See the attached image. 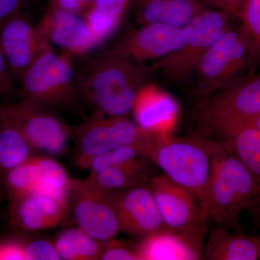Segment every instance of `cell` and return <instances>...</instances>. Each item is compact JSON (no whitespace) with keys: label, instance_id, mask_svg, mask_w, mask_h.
I'll use <instances>...</instances> for the list:
<instances>
[{"label":"cell","instance_id":"obj_13","mask_svg":"<svg viewBox=\"0 0 260 260\" xmlns=\"http://www.w3.org/2000/svg\"><path fill=\"white\" fill-rule=\"evenodd\" d=\"M0 49L10 73L18 83L42 54L53 50L38 26L23 11L0 28Z\"/></svg>","mask_w":260,"mask_h":260},{"label":"cell","instance_id":"obj_33","mask_svg":"<svg viewBox=\"0 0 260 260\" xmlns=\"http://www.w3.org/2000/svg\"><path fill=\"white\" fill-rule=\"evenodd\" d=\"M25 244L20 240L0 242V260H25Z\"/></svg>","mask_w":260,"mask_h":260},{"label":"cell","instance_id":"obj_1","mask_svg":"<svg viewBox=\"0 0 260 260\" xmlns=\"http://www.w3.org/2000/svg\"><path fill=\"white\" fill-rule=\"evenodd\" d=\"M151 67L133 62L107 50L87 61L77 72L80 98L95 112L113 117H126L137 96L150 83Z\"/></svg>","mask_w":260,"mask_h":260},{"label":"cell","instance_id":"obj_6","mask_svg":"<svg viewBox=\"0 0 260 260\" xmlns=\"http://www.w3.org/2000/svg\"><path fill=\"white\" fill-rule=\"evenodd\" d=\"M77 72L72 55L47 51L24 75L18 95L39 107L74 109L80 99Z\"/></svg>","mask_w":260,"mask_h":260},{"label":"cell","instance_id":"obj_7","mask_svg":"<svg viewBox=\"0 0 260 260\" xmlns=\"http://www.w3.org/2000/svg\"><path fill=\"white\" fill-rule=\"evenodd\" d=\"M234 18L223 10L206 8L184 27L185 41L182 47L155 61L152 69L160 70L166 79L172 83H184L194 73L208 49L232 28Z\"/></svg>","mask_w":260,"mask_h":260},{"label":"cell","instance_id":"obj_3","mask_svg":"<svg viewBox=\"0 0 260 260\" xmlns=\"http://www.w3.org/2000/svg\"><path fill=\"white\" fill-rule=\"evenodd\" d=\"M259 196L254 178L225 145L213 160L206 201L210 218L220 226L242 232L241 213Z\"/></svg>","mask_w":260,"mask_h":260},{"label":"cell","instance_id":"obj_2","mask_svg":"<svg viewBox=\"0 0 260 260\" xmlns=\"http://www.w3.org/2000/svg\"><path fill=\"white\" fill-rule=\"evenodd\" d=\"M224 147L222 142L205 137L155 134L148 157L169 179L192 192L206 210L213 158Z\"/></svg>","mask_w":260,"mask_h":260},{"label":"cell","instance_id":"obj_11","mask_svg":"<svg viewBox=\"0 0 260 260\" xmlns=\"http://www.w3.org/2000/svg\"><path fill=\"white\" fill-rule=\"evenodd\" d=\"M148 185L169 229L186 234L206 235L209 214L192 192L164 174L152 178Z\"/></svg>","mask_w":260,"mask_h":260},{"label":"cell","instance_id":"obj_28","mask_svg":"<svg viewBox=\"0 0 260 260\" xmlns=\"http://www.w3.org/2000/svg\"><path fill=\"white\" fill-rule=\"evenodd\" d=\"M39 188L68 191L70 178L64 167L56 160L47 156H37Z\"/></svg>","mask_w":260,"mask_h":260},{"label":"cell","instance_id":"obj_37","mask_svg":"<svg viewBox=\"0 0 260 260\" xmlns=\"http://www.w3.org/2000/svg\"><path fill=\"white\" fill-rule=\"evenodd\" d=\"M244 126H253V127L256 128V129L259 130L260 132V114L259 116H256L254 119H251V121H249V122Z\"/></svg>","mask_w":260,"mask_h":260},{"label":"cell","instance_id":"obj_20","mask_svg":"<svg viewBox=\"0 0 260 260\" xmlns=\"http://www.w3.org/2000/svg\"><path fill=\"white\" fill-rule=\"evenodd\" d=\"M204 256L208 260H260L259 239L217 225L205 245Z\"/></svg>","mask_w":260,"mask_h":260},{"label":"cell","instance_id":"obj_38","mask_svg":"<svg viewBox=\"0 0 260 260\" xmlns=\"http://www.w3.org/2000/svg\"><path fill=\"white\" fill-rule=\"evenodd\" d=\"M2 172H3V169L0 167V203L4 199L5 191H6L5 188L4 179L2 177Z\"/></svg>","mask_w":260,"mask_h":260},{"label":"cell","instance_id":"obj_32","mask_svg":"<svg viewBox=\"0 0 260 260\" xmlns=\"http://www.w3.org/2000/svg\"><path fill=\"white\" fill-rule=\"evenodd\" d=\"M15 83L14 78L0 49V99L9 100L18 95Z\"/></svg>","mask_w":260,"mask_h":260},{"label":"cell","instance_id":"obj_30","mask_svg":"<svg viewBox=\"0 0 260 260\" xmlns=\"http://www.w3.org/2000/svg\"><path fill=\"white\" fill-rule=\"evenodd\" d=\"M100 259L139 260L138 244L115 239L104 242Z\"/></svg>","mask_w":260,"mask_h":260},{"label":"cell","instance_id":"obj_22","mask_svg":"<svg viewBox=\"0 0 260 260\" xmlns=\"http://www.w3.org/2000/svg\"><path fill=\"white\" fill-rule=\"evenodd\" d=\"M133 0H95L87 10L86 20L98 46L119 28Z\"/></svg>","mask_w":260,"mask_h":260},{"label":"cell","instance_id":"obj_24","mask_svg":"<svg viewBox=\"0 0 260 260\" xmlns=\"http://www.w3.org/2000/svg\"><path fill=\"white\" fill-rule=\"evenodd\" d=\"M56 251L61 259H100L104 242H99L83 229H64L54 241Z\"/></svg>","mask_w":260,"mask_h":260},{"label":"cell","instance_id":"obj_29","mask_svg":"<svg viewBox=\"0 0 260 260\" xmlns=\"http://www.w3.org/2000/svg\"><path fill=\"white\" fill-rule=\"evenodd\" d=\"M235 18L260 57V0H243Z\"/></svg>","mask_w":260,"mask_h":260},{"label":"cell","instance_id":"obj_39","mask_svg":"<svg viewBox=\"0 0 260 260\" xmlns=\"http://www.w3.org/2000/svg\"><path fill=\"white\" fill-rule=\"evenodd\" d=\"M202 4L204 5L205 7L215 6V0H198Z\"/></svg>","mask_w":260,"mask_h":260},{"label":"cell","instance_id":"obj_16","mask_svg":"<svg viewBox=\"0 0 260 260\" xmlns=\"http://www.w3.org/2000/svg\"><path fill=\"white\" fill-rule=\"evenodd\" d=\"M37 26L51 46L70 55H84L97 47L83 15L49 8Z\"/></svg>","mask_w":260,"mask_h":260},{"label":"cell","instance_id":"obj_19","mask_svg":"<svg viewBox=\"0 0 260 260\" xmlns=\"http://www.w3.org/2000/svg\"><path fill=\"white\" fill-rule=\"evenodd\" d=\"M132 5L138 26L161 24L184 28L207 8L198 0H133Z\"/></svg>","mask_w":260,"mask_h":260},{"label":"cell","instance_id":"obj_17","mask_svg":"<svg viewBox=\"0 0 260 260\" xmlns=\"http://www.w3.org/2000/svg\"><path fill=\"white\" fill-rule=\"evenodd\" d=\"M135 123L158 135H169L177 123L179 107L170 94L153 84L140 90L133 109Z\"/></svg>","mask_w":260,"mask_h":260},{"label":"cell","instance_id":"obj_26","mask_svg":"<svg viewBox=\"0 0 260 260\" xmlns=\"http://www.w3.org/2000/svg\"><path fill=\"white\" fill-rule=\"evenodd\" d=\"M142 156L148 157L146 149L138 146H126L88 158L77 159L76 165L90 173L99 172Z\"/></svg>","mask_w":260,"mask_h":260},{"label":"cell","instance_id":"obj_10","mask_svg":"<svg viewBox=\"0 0 260 260\" xmlns=\"http://www.w3.org/2000/svg\"><path fill=\"white\" fill-rule=\"evenodd\" d=\"M70 208L77 224L99 242L115 239L121 232L117 214L108 193L88 179H70Z\"/></svg>","mask_w":260,"mask_h":260},{"label":"cell","instance_id":"obj_43","mask_svg":"<svg viewBox=\"0 0 260 260\" xmlns=\"http://www.w3.org/2000/svg\"><path fill=\"white\" fill-rule=\"evenodd\" d=\"M25 1L28 2V0H25Z\"/></svg>","mask_w":260,"mask_h":260},{"label":"cell","instance_id":"obj_27","mask_svg":"<svg viewBox=\"0 0 260 260\" xmlns=\"http://www.w3.org/2000/svg\"><path fill=\"white\" fill-rule=\"evenodd\" d=\"M5 190L10 200L19 195L36 190L40 185L37 156H32L19 167L7 172L4 179Z\"/></svg>","mask_w":260,"mask_h":260},{"label":"cell","instance_id":"obj_25","mask_svg":"<svg viewBox=\"0 0 260 260\" xmlns=\"http://www.w3.org/2000/svg\"><path fill=\"white\" fill-rule=\"evenodd\" d=\"M34 149L14 126L0 121V167L8 172L31 158Z\"/></svg>","mask_w":260,"mask_h":260},{"label":"cell","instance_id":"obj_8","mask_svg":"<svg viewBox=\"0 0 260 260\" xmlns=\"http://www.w3.org/2000/svg\"><path fill=\"white\" fill-rule=\"evenodd\" d=\"M0 121L20 131L34 150L59 155L68 148L70 127L48 108L23 99L0 103Z\"/></svg>","mask_w":260,"mask_h":260},{"label":"cell","instance_id":"obj_15","mask_svg":"<svg viewBox=\"0 0 260 260\" xmlns=\"http://www.w3.org/2000/svg\"><path fill=\"white\" fill-rule=\"evenodd\" d=\"M107 193L117 214L121 232L142 239L169 229L148 183Z\"/></svg>","mask_w":260,"mask_h":260},{"label":"cell","instance_id":"obj_21","mask_svg":"<svg viewBox=\"0 0 260 260\" xmlns=\"http://www.w3.org/2000/svg\"><path fill=\"white\" fill-rule=\"evenodd\" d=\"M152 160L142 156L102 172L90 173L87 179L106 192L124 190L144 183L154 176Z\"/></svg>","mask_w":260,"mask_h":260},{"label":"cell","instance_id":"obj_40","mask_svg":"<svg viewBox=\"0 0 260 260\" xmlns=\"http://www.w3.org/2000/svg\"><path fill=\"white\" fill-rule=\"evenodd\" d=\"M83 1L85 3V4L88 5V8H90V5L93 4L95 0H83Z\"/></svg>","mask_w":260,"mask_h":260},{"label":"cell","instance_id":"obj_31","mask_svg":"<svg viewBox=\"0 0 260 260\" xmlns=\"http://www.w3.org/2000/svg\"><path fill=\"white\" fill-rule=\"evenodd\" d=\"M25 260H60L54 243L35 239L25 244Z\"/></svg>","mask_w":260,"mask_h":260},{"label":"cell","instance_id":"obj_41","mask_svg":"<svg viewBox=\"0 0 260 260\" xmlns=\"http://www.w3.org/2000/svg\"><path fill=\"white\" fill-rule=\"evenodd\" d=\"M254 206H259L260 208V197L255 200V202H254V203L253 204L252 206H251V208H253V207Z\"/></svg>","mask_w":260,"mask_h":260},{"label":"cell","instance_id":"obj_4","mask_svg":"<svg viewBox=\"0 0 260 260\" xmlns=\"http://www.w3.org/2000/svg\"><path fill=\"white\" fill-rule=\"evenodd\" d=\"M259 62L260 57L242 26L233 25L198 63L194 94L202 99L226 88L253 74Z\"/></svg>","mask_w":260,"mask_h":260},{"label":"cell","instance_id":"obj_9","mask_svg":"<svg viewBox=\"0 0 260 260\" xmlns=\"http://www.w3.org/2000/svg\"><path fill=\"white\" fill-rule=\"evenodd\" d=\"M77 159L88 158L126 146L150 151L154 134L126 117H113L95 112L75 130Z\"/></svg>","mask_w":260,"mask_h":260},{"label":"cell","instance_id":"obj_23","mask_svg":"<svg viewBox=\"0 0 260 260\" xmlns=\"http://www.w3.org/2000/svg\"><path fill=\"white\" fill-rule=\"evenodd\" d=\"M222 143L251 174L260 191V132L251 126H244L229 133ZM260 197V196H259Z\"/></svg>","mask_w":260,"mask_h":260},{"label":"cell","instance_id":"obj_12","mask_svg":"<svg viewBox=\"0 0 260 260\" xmlns=\"http://www.w3.org/2000/svg\"><path fill=\"white\" fill-rule=\"evenodd\" d=\"M185 41L184 28L161 24H148L128 30L107 49L116 55L143 64L158 61L179 50Z\"/></svg>","mask_w":260,"mask_h":260},{"label":"cell","instance_id":"obj_14","mask_svg":"<svg viewBox=\"0 0 260 260\" xmlns=\"http://www.w3.org/2000/svg\"><path fill=\"white\" fill-rule=\"evenodd\" d=\"M69 208L68 191L39 188L10 200V218L21 230H47L63 223Z\"/></svg>","mask_w":260,"mask_h":260},{"label":"cell","instance_id":"obj_18","mask_svg":"<svg viewBox=\"0 0 260 260\" xmlns=\"http://www.w3.org/2000/svg\"><path fill=\"white\" fill-rule=\"evenodd\" d=\"M204 235L167 229L142 239L139 260L205 259Z\"/></svg>","mask_w":260,"mask_h":260},{"label":"cell","instance_id":"obj_42","mask_svg":"<svg viewBox=\"0 0 260 260\" xmlns=\"http://www.w3.org/2000/svg\"><path fill=\"white\" fill-rule=\"evenodd\" d=\"M258 237V239H259V245H260V234H259V237Z\"/></svg>","mask_w":260,"mask_h":260},{"label":"cell","instance_id":"obj_34","mask_svg":"<svg viewBox=\"0 0 260 260\" xmlns=\"http://www.w3.org/2000/svg\"><path fill=\"white\" fill-rule=\"evenodd\" d=\"M25 0H0V28L10 19L23 11Z\"/></svg>","mask_w":260,"mask_h":260},{"label":"cell","instance_id":"obj_36","mask_svg":"<svg viewBox=\"0 0 260 260\" xmlns=\"http://www.w3.org/2000/svg\"><path fill=\"white\" fill-rule=\"evenodd\" d=\"M242 1L243 0H215V8L223 10L235 17Z\"/></svg>","mask_w":260,"mask_h":260},{"label":"cell","instance_id":"obj_35","mask_svg":"<svg viewBox=\"0 0 260 260\" xmlns=\"http://www.w3.org/2000/svg\"><path fill=\"white\" fill-rule=\"evenodd\" d=\"M49 9L61 10L83 16L89 8L83 0H49Z\"/></svg>","mask_w":260,"mask_h":260},{"label":"cell","instance_id":"obj_5","mask_svg":"<svg viewBox=\"0 0 260 260\" xmlns=\"http://www.w3.org/2000/svg\"><path fill=\"white\" fill-rule=\"evenodd\" d=\"M199 136L223 139L260 114V73L251 74L200 99Z\"/></svg>","mask_w":260,"mask_h":260}]
</instances>
